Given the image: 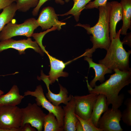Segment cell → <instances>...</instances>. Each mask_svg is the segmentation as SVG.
I'll return each instance as SVG.
<instances>
[{
    "mask_svg": "<svg viewBox=\"0 0 131 131\" xmlns=\"http://www.w3.org/2000/svg\"><path fill=\"white\" fill-rule=\"evenodd\" d=\"M115 73L109 78L98 85L92 88L86 80L89 93L102 94L106 98L108 106L112 105V108L118 109L122 105L124 98L123 94L119 95L121 90L131 83V69L122 71L119 69L114 71Z\"/></svg>",
    "mask_w": 131,
    "mask_h": 131,
    "instance_id": "cell-1",
    "label": "cell"
},
{
    "mask_svg": "<svg viewBox=\"0 0 131 131\" xmlns=\"http://www.w3.org/2000/svg\"><path fill=\"white\" fill-rule=\"evenodd\" d=\"M43 81L47 86L48 92L46 94V97L48 100L54 105L58 106L61 103L66 105L71 99L72 95L68 96L67 89L59 84L60 91L59 93L55 94L52 92L49 89L50 81L48 78L44 79Z\"/></svg>",
    "mask_w": 131,
    "mask_h": 131,
    "instance_id": "cell-13",
    "label": "cell"
},
{
    "mask_svg": "<svg viewBox=\"0 0 131 131\" xmlns=\"http://www.w3.org/2000/svg\"><path fill=\"white\" fill-rule=\"evenodd\" d=\"M17 10L15 2L3 9L0 14V33L5 26L12 21Z\"/></svg>",
    "mask_w": 131,
    "mask_h": 131,
    "instance_id": "cell-20",
    "label": "cell"
},
{
    "mask_svg": "<svg viewBox=\"0 0 131 131\" xmlns=\"http://www.w3.org/2000/svg\"><path fill=\"white\" fill-rule=\"evenodd\" d=\"M24 95L25 96L30 95L35 97L37 104L39 106H41L49 112L53 113L57 118L60 126L63 128L64 113L63 108L61 106L54 105L48 100L44 94L41 85L37 86L34 91L28 90L25 92Z\"/></svg>",
    "mask_w": 131,
    "mask_h": 131,
    "instance_id": "cell-6",
    "label": "cell"
},
{
    "mask_svg": "<svg viewBox=\"0 0 131 131\" xmlns=\"http://www.w3.org/2000/svg\"><path fill=\"white\" fill-rule=\"evenodd\" d=\"M107 0H94L89 2L84 7L86 9H92L94 8L98 9L99 7L106 5Z\"/></svg>",
    "mask_w": 131,
    "mask_h": 131,
    "instance_id": "cell-26",
    "label": "cell"
},
{
    "mask_svg": "<svg viewBox=\"0 0 131 131\" xmlns=\"http://www.w3.org/2000/svg\"><path fill=\"white\" fill-rule=\"evenodd\" d=\"M126 108L121 113V119L127 125H131V98L126 99L124 102Z\"/></svg>",
    "mask_w": 131,
    "mask_h": 131,
    "instance_id": "cell-24",
    "label": "cell"
},
{
    "mask_svg": "<svg viewBox=\"0 0 131 131\" xmlns=\"http://www.w3.org/2000/svg\"><path fill=\"white\" fill-rule=\"evenodd\" d=\"M84 59L88 63L89 68H92L95 71V76L89 83L92 88H93L96 85V82L98 81H99L101 83L105 81V75L106 74L113 72L112 70L108 69L103 65L94 62L91 57H85Z\"/></svg>",
    "mask_w": 131,
    "mask_h": 131,
    "instance_id": "cell-16",
    "label": "cell"
},
{
    "mask_svg": "<svg viewBox=\"0 0 131 131\" xmlns=\"http://www.w3.org/2000/svg\"><path fill=\"white\" fill-rule=\"evenodd\" d=\"M4 93L3 91L0 90V96L3 95Z\"/></svg>",
    "mask_w": 131,
    "mask_h": 131,
    "instance_id": "cell-32",
    "label": "cell"
},
{
    "mask_svg": "<svg viewBox=\"0 0 131 131\" xmlns=\"http://www.w3.org/2000/svg\"><path fill=\"white\" fill-rule=\"evenodd\" d=\"M0 75V76H4L5 75Z\"/></svg>",
    "mask_w": 131,
    "mask_h": 131,
    "instance_id": "cell-34",
    "label": "cell"
},
{
    "mask_svg": "<svg viewBox=\"0 0 131 131\" xmlns=\"http://www.w3.org/2000/svg\"><path fill=\"white\" fill-rule=\"evenodd\" d=\"M24 98V95L20 94L17 86L14 85L8 93L0 96V106H16L21 103Z\"/></svg>",
    "mask_w": 131,
    "mask_h": 131,
    "instance_id": "cell-17",
    "label": "cell"
},
{
    "mask_svg": "<svg viewBox=\"0 0 131 131\" xmlns=\"http://www.w3.org/2000/svg\"><path fill=\"white\" fill-rule=\"evenodd\" d=\"M121 30L117 33L116 37L111 40L105 57L98 61L99 63L112 71L117 69L122 71L131 69L129 66V57L131 50L127 52L123 48L120 39Z\"/></svg>",
    "mask_w": 131,
    "mask_h": 131,
    "instance_id": "cell-3",
    "label": "cell"
},
{
    "mask_svg": "<svg viewBox=\"0 0 131 131\" xmlns=\"http://www.w3.org/2000/svg\"><path fill=\"white\" fill-rule=\"evenodd\" d=\"M16 0H0V10L9 6L13 3L15 2Z\"/></svg>",
    "mask_w": 131,
    "mask_h": 131,
    "instance_id": "cell-28",
    "label": "cell"
},
{
    "mask_svg": "<svg viewBox=\"0 0 131 131\" xmlns=\"http://www.w3.org/2000/svg\"><path fill=\"white\" fill-rule=\"evenodd\" d=\"M64 115L63 129L65 131H76V124L78 120L75 113V103L74 96L65 106H63Z\"/></svg>",
    "mask_w": 131,
    "mask_h": 131,
    "instance_id": "cell-12",
    "label": "cell"
},
{
    "mask_svg": "<svg viewBox=\"0 0 131 131\" xmlns=\"http://www.w3.org/2000/svg\"><path fill=\"white\" fill-rule=\"evenodd\" d=\"M39 26L37 20L34 18L27 19L20 24L11 21L5 26L0 33V41L18 36L30 38Z\"/></svg>",
    "mask_w": 131,
    "mask_h": 131,
    "instance_id": "cell-5",
    "label": "cell"
},
{
    "mask_svg": "<svg viewBox=\"0 0 131 131\" xmlns=\"http://www.w3.org/2000/svg\"><path fill=\"white\" fill-rule=\"evenodd\" d=\"M48 55L50 61V69L48 76L50 84L58 81L59 77H67L68 76L67 73L63 71V70L67 64L70 62L64 63L49 54L46 50L45 52Z\"/></svg>",
    "mask_w": 131,
    "mask_h": 131,
    "instance_id": "cell-15",
    "label": "cell"
},
{
    "mask_svg": "<svg viewBox=\"0 0 131 131\" xmlns=\"http://www.w3.org/2000/svg\"><path fill=\"white\" fill-rule=\"evenodd\" d=\"M108 106L105 96L102 94H99L94 106L90 118L97 127L101 115L107 109Z\"/></svg>",
    "mask_w": 131,
    "mask_h": 131,
    "instance_id": "cell-18",
    "label": "cell"
},
{
    "mask_svg": "<svg viewBox=\"0 0 131 131\" xmlns=\"http://www.w3.org/2000/svg\"><path fill=\"white\" fill-rule=\"evenodd\" d=\"M76 115L82 124L84 131H102L95 125L90 118L87 120L81 118L76 114Z\"/></svg>",
    "mask_w": 131,
    "mask_h": 131,
    "instance_id": "cell-25",
    "label": "cell"
},
{
    "mask_svg": "<svg viewBox=\"0 0 131 131\" xmlns=\"http://www.w3.org/2000/svg\"><path fill=\"white\" fill-rule=\"evenodd\" d=\"M110 3L109 24L110 38L111 40L116 36V27L117 23L122 20L123 10L121 4L118 1H113Z\"/></svg>",
    "mask_w": 131,
    "mask_h": 131,
    "instance_id": "cell-14",
    "label": "cell"
},
{
    "mask_svg": "<svg viewBox=\"0 0 131 131\" xmlns=\"http://www.w3.org/2000/svg\"><path fill=\"white\" fill-rule=\"evenodd\" d=\"M35 128L31 126L30 124L28 123H25L21 127V131H36Z\"/></svg>",
    "mask_w": 131,
    "mask_h": 131,
    "instance_id": "cell-30",
    "label": "cell"
},
{
    "mask_svg": "<svg viewBox=\"0 0 131 131\" xmlns=\"http://www.w3.org/2000/svg\"><path fill=\"white\" fill-rule=\"evenodd\" d=\"M10 48L17 50L20 55L25 54V50L29 48L33 49L41 55L44 52L37 42L32 41L30 38L18 40L10 38L0 41V52Z\"/></svg>",
    "mask_w": 131,
    "mask_h": 131,
    "instance_id": "cell-9",
    "label": "cell"
},
{
    "mask_svg": "<svg viewBox=\"0 0 131 131\" xmlns=\"http://www.w3.org/2000/svg\"><path fill=\"white\" fill-rule=\"evenodd\" d=\"M74 4L72 8L67 12L64 14L58 15L61 16L70 14L73 15L75 21L78 22L79 20L80 16L82 11L84 9L85 6L92 0H73Z\"/></svg>",
    "mask_w": 131,
    "mask_h": 131,
    "instance_id": "cell-22",
    "label": "cell"
},
{
    "mask_svg": "<svg viewBox=\"0 0 131 131\" xmlns=\"http://www.w3.org/2000/svg\"><path fill=\"white\" fill-rule=\"evenodd\" d=\"M126 36L123 38V41H121L123 44H127L130 47H131V32L127 33Z\"/></svg>",
    "mask_w": 131,
    "mask_h": 131,
    "instance_id": "cell-29",
    "label": "cell"
},
{
    "mask_svg": "<svg viewBox=\"0 0 131 131\" xmlns=\"http://www.w3.org/2000/svg\"><path fill=\"white\" fill-rule=\"evenodd\" d=\"M40 0H16L17 10L25 12L31 8H34L38 5Z\"/></svg>",
    "mask_w": 131,
    "mask_h": 131,
    "instance_id": "cell-23",
    "label": "cell"
},
{
    "mask_svg": "<svg viewBox=\"0 0 131 131\" xmlns=\"http://www.w3.org/2000/svg\"><path fill=\"white\" fill-rule=\"evenodd\" d=\"M89 93L86 95L74 96L75 114L85 120L90 118L94 106L99 95L94 93Z\"/></svg>",
    "mask_w": 131,
    "mask_h": 131,
    "instance_id": "cell-10",
    "label": "cell"
},
{
    "mask_svg": "<svg viewBox=\"0 0 131 131\" xmlns=\"http://www.w3.org/2000/svg\"><path fill=\"white\" fill-rule=\"evenodd\" d=\"M49 0H40L38 5L36 7L34 8L32 12V15L35 16H37L41 7L46 2ZM55 0V2L61 5H63L64 4V1L63 0Z\"/></svg>",
    "mask_w": 131,
    "mask_h": 131,
    "instance_id": "cell-27",
    "label": "cell"
},
{
    "mask_svg": "<svg viewBox=\"0 0 131 131\" xmlns=\"http://www.w3.org/2000/svg\"><path fill=\"white\" fill-rule=\"evenodd\" d=\"M122 112L118 109L108 108L98 120L97 127L102 131H122L120 122Z\"/></svg>",
    "mask_w": 131,
    "mask_h": 131,
    "instance_id": "cell-8",
    "label": "cell"
},
{
    "mask_svg": "<svg viewBox=\"0 0 131 131\" xmlns=\"http://www.w3.org/2000/svg\"><path fill=\"white\" fill-rule=\"evenodd\" d=\"M110 7V2H107L106 6L98 8L99 17L98 22L94 26L91 27L87 24H77L75 26L82 27L87 31V33L91 34L90 41L93 47L86 50L85 56L91 57L92 54L98 48L104 49L107 50L111 42L110 38L109 24V11Z\"/></svg>",
    "mask_w": 131,
    "mask_h": 131,
    "instance_id": "cell-2",
    "label": "cell"
},
{
    "mask_svg": "<svg viewBox=\"0 0 131 131\" xmlns=\"http://www.w3.org/2000/svg\"><path fill=\"white\" fill-rule=\"evenodd\" d=\"M22 120L21 108L15 106H0V131H21Z\"/></svg>",
    "mask_w": 131,
    "mask_h": 131,
    "instance_id": "cell-4",
    "label": "cell"
},
{
    "mask_svg": "<svg viewBox=\"0 0 131 131\" xmlns=\"http://www.w3.org/2000/svg\"><path fill=\"white\" fill-rule=\"evenodd\" d=\"M123 10V21L120 34L125 35L131 25V0H121L120 2Z\"/></svg>",
    "mask_w": 131,
    "mask_h": 131,
    "instance_id": "cell-19",
    "label": "cell"
},
{
    "mask_svg": "<svg viewBox=\"0 0 131 131\" xmlns=\"http://www.w3.org/2000/svg\"><path fill=\"white\" fill-rule=\"evenodd\" d=\"M37 21L39 26L44 30L55 27L57 28V30L60 31L62 26L66 24V23L59 20L57 15L56 14L54 8L50 6L42 8Z\"/></svg>",
    "mask_w": 131,
    "mask_h": 131,
    "instance_id": "cell-11",
    "label": "cell"
},
{
    "mask_svg": "<svg viewBox=\"0 0 131 131\" xmlns=\"http://www.w3.org/2000/svg\"><path fill=\"white\" fill-rule=\"evenodd\" d=\"M65 1L66 3L68 2L70 0H65Z\"/></svg>",
    "mask_w": 131,
    "mask_h": 131,
    "instance_id": "cell-33",
    "label": "cell"
},
{
    "mask_svg": "<svg viewBox=\"0 0 131 131\" xmlns=\"http://www.w3.org/2000/svg\"><path fill=\"white\" fill-rule=\"evenodd\" d=\"M75 128L76 131H84L82 125L78 120L76 124Z\"/></svg>",
    "mask_w": 131,
    "mask_h": 131,
    "instance_id": "cell-31",
    "label": "cell"
},
{
    "mask_svg": "<svg viewBox=\"0 0 131 131\" xmlns=\"http://www.w3.org/2000/svg\"><path fill=\"white\" fill-rule=\"evenodd\" d=\"M44 131H63V128L59 126L57 119L54 115L49 112L46 115L44 122Z\"/></svg>",
    "mask_w": 131,
    "mask_h": 131,
    "instance_id": "cell-21",
    "label": "cell"
},
{
    "mask_svg": "<svg viewBox=\"0 0 131 131\" xmlns=\"http://www.w3.org/2000/svg\"><path fill=\"white\" fill-rule=\"evenodd\" d=\"M39 106L36 103H29L25 107L21 108L22 115L21 127L25 123H28L38 131L42 130L44 119L46 114Z\"/></svg>",
    "mask_w": 131,
    "mask_h": 131,
    "instance_id": "cell-7",
    "label": "cell"
}]
</instances>
